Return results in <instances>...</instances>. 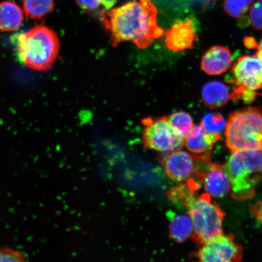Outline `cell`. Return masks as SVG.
I'll return each mask as SVG.
<instances>
[{"label":"cell","mask_w":262,"mask_h":262,"mask_svg":"<svg viewBox=\"0 0 262 262\" xmlns=\"http://www.w3.org/2000/svg\"><path fill=\"white\" fill-rule=\"evenodd\" d=\"M23 11L31 19H41L53 11L55 0H21Z\"/></svg>","instance_id":"cell-17"},{"label":"cell","mask_w":262,"mask_h":262,"mask_svg":"<svg viewBox=\"0 0 262 262\" xmlns=\"http://www.w3.org/2000/svg\"><path fill=\"white\" fill-rule=\"evenodd\" d=\"M225 118L219 113H208L202 118L201 125L208 132L220 134L227 126Z\"/></svg>","instance_id":"cell-20"},{"label":"cell","mask_w":262,"mask_h":262,"mask_svg":"<svg viewBox=\"0 0 262 262\" xmlns=\"http://www.w3.org/2000/svg\"><path fill=\"white\" fill-rule=\"evenodd\" d=\"M226 144L232 152L262 149V110L248 107L229 115Z\"/></svg>","instance_id":"cell-4"},{"label":"cell","mask_w":262,"mask_h":262,"mask_svg":"<svg viewBox=\"0 0 262 262\" xmlns=\"http://www.w3.org/2000/svg\"><path fill=\"white\" fill-rule=\"evenodd\" d=\"M213 1H215V0H213Z\"/></svg>","instance_id":"cell-27"},{"label":"cell","mask_w":262,"mask_h":262,"mask_svg":"<svg viewBox=\"0 0 262 262\" xmlns=\"http://www.w3.org/2000/svg\"><path fill=\"white\" fill-rule=\"evenodd\" d=\"M255 49L257 50V54L262 59V39L259 43H257V47Z\"/></svg>","instance_id":"cell-26"},{"label":"cell","mask_w":262,"mask_h":262,"mask_svg":"<svg viewBox=\"0 0 262 262\" xmlns=\"http://www.w3.org/2000/svg\"><path fill=\"white\" fill-rule=\"evenodd\" d=\"M231 53L224 46H213L203 55L201 68L205 73L218 75L225 73L232 64Z\"/></svg>","instance_id":"cell-12"},{"label":"cell","mask_w":262,"mask_h":262,"mask_svg":"<svg viewBox=\"0 0 262 262\" xmlns=\"http://www.w3.org/2000/svg\"><path fill=\"white\" fill-rule=\"evenodd\" d=\"M75 2L81 9L87 12L96 11L101 4L100 0H75Z\"/></svg>","instance_id":"cell-23"},{"label":"cell","mask_w":262,"mask_h":262,"mask_svg":"<svg viewBox=\"0 0 262 262\" xmlns=\"http://www.w3.org/2000/svg\"><path fill=\"white\" fill-rule=\"evenodd\" d=\"M101 16L110 32L113 47L131 41L145 49L164 34L157 22V11L152 0H133L111 9Z\"/></svg>","instance_id":"cell-1"},{"label":"cell","mask_w":262,"mask_h":262,"mask_svg":"<svg viewBox=\"0 0 262 262\" xmlns=\"http://www.w3.org/2000/svg\"><path fill=\"white\" fill-rule=\"evenodd\" d=\"M164 166L170 178L176 182H183L193 175L198 176L204 172L210 163L208 154L192 155L181 149L165 155Z\"/></svg>","instance_id":"cell-7"},{"label":"cell","mask_w":262,"mask_h":262,"mask_svg":"<svg viewBox=\"0 0 262 262\" xmlns=\"http://www.w3.org/2000/svg\"><path fill=\"white\" fill-rule=\"evenodd\" d=\"M203 102L210 109L224 107L231 100L228 88L220 81H213L206 83L202 90Z\"/></svg>","instance_id":"cell-14"},{"label":"cell","mask_w":262,"mask_h":262,"mask_svg":"<svg viewBox=\"0 0 262 262\" xmlns=\"http://www.w3.org/2000/svg\"><path fill=\"white\" fill-rule=\"evenodd\" d=\"M168 119L173 129L184 138L195 126L191 115L184 111L172 113Z\"/></svg>","instance_id":"cell-18"},{"label":"cell","mask_w":262,"mask_h":262,"mask_svg":"<svg viewBox=\"0 0 262 262\" xmlns=\"http://www.w3.org/2000/svg\"><path fill=\"white\" fill-rule=\"evenodd\" d=\"M58 35L45 25H37L22 33L17 38V50L26 67L38 71L51 68L60 51Z\"/></svg>","instance_id":"cell-2"},{"label":"cell","mask_w":262,"mask_h":262,"mask_svg":"<svg viewBox=\"0 0 262 262\" xmlns=\"http://www.w3.org/2000/svg\"><path fill=\"white\" fill-rule=\"evenodd\" d=\"M248 19L255 30L262 31V0H258L251 6Z\"/></svg>","instance_id":"cell-21"},{"label":"cell","mask_w":262,"mask_h":262,"mask_svg":"<svg viewBox=\"0 0 262 262\" xmlns=\"http://www.w3.org/2000/svg\"><path fill=\"white\" fill-rule=\"evenodd\" d=\"M24 12L15 3L11 1L0 2V31L17 30L24 22Z\"/></svg>","instance_id":"cell-15"},{"label":"cell","mask_w":262,"mask_h":262,"mask_svg":"<svg viewBox=\"0 0 262 262\" xmlns=\"http://www.w3.org/2000/svg\"><path fill=\"white\" fill-rule=\"evenodd\" d=\"M207 194L215 198H223L231 191L230 180L224 166L210 162L199 177Z\"/></svg>","instance_id":"cell-11"},{"label":"cell","mask_w":262,"mask_h":262,"mask_svg":"<svg viewBox=\"0 0 262 262\" xmlns=\"http://www.w3.org/2000/svg\"><path fill=\"white\" fill-rule=\"evenodd\" d=\"M221 139V134L206 131L201 125L194 128L185 138V145L189 151L194 155H206Z\"/></svg>","instance_id":"cell-13"},{"label":"cell","mask_w":262,"mask_h":262,"mask_svg":"<svg viewBox=\"0 0 262 262\" xmlns=\"http://www.w3.org/2000/svg\"><path fill=\"white\" fill-rule=\"evenodd\" d=\"M244 44L246 47L249 49H255L257 47V42L253 38L247 37L245 38Z\"/></svg>","instance_id":"cell-24"},{"label":"cell","mask_w":262,"mask_h":262,"mask_svg":"<svg viewBox=\"0 0 262 262\" xmlns=\"http://www.w3.org/2000/svg\"><path fill=\"white\" fill-rule=\"evenodd\" d=\"M224 168L230 180L232 198L238 201L253 198L262 179V149L232 152Z\"/></svg>","instance_id":"cell-3"},{"label":"cell","mask_w":262,"mask_h":262,"mask_svg":"<svg viewBox=\"0 0 262 262\" xmlns=\"http://www.w3.org/2000/svg\"><path fill=\"white\" fill-rule=\"evenodd\" d=\"M229 83L253 91L262 89V59L257 54L243 55L232 66Z\"/></svg>","instance_id":"cell-8"},{"label":"cell","mask_w":262,"mask_h":262,"mask_svg":"<svg viewBox=\"0 0 262 262\" xmlns=\"http://www.w3.org/2000/svg\"><path fill=\"white\" fill-rule=\"evenodd\" d=\"M242 253L243 249L233 235L222 234L203 245L196 257L202 262H235L242 260Z\"/></svg>","instance_id":"cell-9"},{"label":"cell","mask_w":262,"mask_h":262,"mask_svg":"<svg viewBox=\"0 0 262 262\" xmlns=\"http://www.w3.org/2000/svg\"><path fill=\"white\" fill-rule=\"evenodd\" d=\"M167 48L173 52L183 51L194 47L196 29L192 19L173 25L164 32Z\"/></svg>","instance_id":"cell-10"},{"label":"cell","mask_w":262,"mask_h":262,"mask_svg":"<svg viewBox=\"0 0 262 262\" xmlns=\"http://www.w3.org/2000/svg\"><path fill=\"white\" fill-rule=\"evenodd\" d=\"M26 257L20 251L9 248H0V262H19L26 260Z\"/></svg>","instance_id":"cell-22"},{"label":"cell","mask_w":262,"mask_h":262,"mask_svg":"<svg viewBox=\"0 0 262 262\" xmlns=\"http://www.w3.org/2000/svg\"><path fill=\"white\" fill-rule=\"evenodd\" d=\"M253 2V0H224V11L232 18H241L250 10Z\"/></svg>","instance_id":"cell-19"},{"label":"cell","mask_w":262,"mask_h":262,"mask_svg":"<svg viewBox=\"0 0 262 262\" xmlns=\"http://www.w3.org/2000/svg\"><path fill=\"white\" fill-rule=\"evenodd\" d=\"M169 233L173 240L178 243L192 237L194 228L189 214L170 215Z\"/></svg>","instance_id":"cell-16"},{"label":"cell","mask_w":262,"mask_h":262,"mask_svg":"<svg viewBox=\"0 0 262 262\" xmlns=\"http://www.w3.org/2000/svg\"><path fill=\"white\" fill-rule=\"evenodd\" d=\"M185 206L194 225L192 238L203 245L223 234L222 224L225 213L217 204L212 202L211 195L206 193L193 195L186 201Z\"/></svg>","instance_id":"cell-5"},{"label":"cell","mask_w":262,"mask_h":262,"mask_svg":"<svg viewBox=\"0 0 262 262\" xmlns=\"http://www.w3.org/2000/svg\"><path fill=\"white\" fill-rule=\"evenodd\" d=\"M142 123L145 126L143 143L147 149L166 155L181 149L184 146V137L173 129L168 117L146 118Z\"/></svg>","instance_id":"cell-6"},{"label":"cell","mask_w":262,"mask_h":262,"mask_svg":"<svg viewBox=\"0 0 262 262\" xmlns=\"http://www.w3.org/2000/svg\"><path fill=\"white\" fill-rule=\"evenodd\" d=\"M101 4L105 10H110L116 4L117 0H100Z\"/></svg>","instance_id":"cell-25"}]
</instances>
